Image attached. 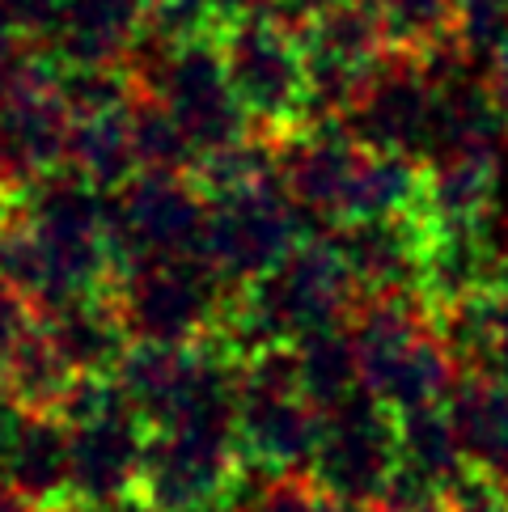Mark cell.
<instances>
[{
	"label": "cell",
	"mask_w": 508,
	"mask_h": 512,
	"mask_svg": "<svg viewBox=\"0 0 508 512\" xmlns=\"http://www.w3.org/2000/svg\"><path fill=\"white\" fill-rule=\"evenodd\" d=\"M119 259L106 225V191L77 170H56L17 191L0 237V280L26 292L39 314L111 292Z\"/></svg>",
	"instance_id": "cell-1"
},
{
	"label": "cell",
	"mask_w": 508,
	"mask_h": 512,
	"mask_svg": "<svg viewBox=\"0 0 508 512\" xmlns=\"http://www.w3.org/2000/svg\"><path fill=\"white\" fill-rule=\"evenodd\" d=\"M360 301L343 254L331 237H305L259 280L238 288L225 326L216 331L242 360L276 343H297L326 326H343Z\"/></svg>",
	"instance_id": "cell-2"
},
{
	"label": "cell",
	"mask_w": 508,
	"mask_h": 512,
	"mask_svg": "<svg viewBox=\"0 0 508 512\" xmlns=\"http://www.w3.org/2000/svg\"><path fill=\"white\" fill-rule=\"evenodd\" d=\"M348 331L356 343L360 381L390 411L407 415L432 407L458 386L462 369L424 292H369L356 301Z\"/></svg>",
	"instance_id": "cell-3"
},
{
	"label": "cell",
	"mask_w": 508,
	"mask_h": 512,
	"mask_svg": "<svg viewBox=\"0 0 508 512\" xmlns=\"http://www.w3.org/2000/svg\"><path fill=\"white\" fill-rule=\"evenodd\" d=\"M111 297L132 339L199 343L225 326L238 288L204 259V250H195L170 254V259L123 263Z\"/></svg>",
	"instance_id": "cell-4"
},
{
	"label": "cell",
	"mask_w": 508,
	"mask_h": 512,
	"mask_svg": "<svg viewBox=\"0 0 508 512\" xmlns=\"http://www.w3.org/2000/svg\"><path fill=\"white\" fill-rule=\"evenodd\" d=\"M326 415L305 394L293 343L263 347L242 360L238 390V445L246 470L297 474L314 466Z\"/></svg>",
	"instance_id": "cell-5"
},
{
	"label": "cell",
	"mask_w": 508,
	"mask_h": 512,
	"mask_svg": "<svg viewBox=\"0 0 508 512\" xmlns=\"http://www.w3.org/2000/svg\"><path fill=\"white\" fill-rule=\"evenodd\" d=\"M225 68L242 111L267 136L297 132L305 119V39L276 5L221 30Z\"/></svg>",
	"instance_id": "cell-6"
},
{
	"label": "cell",
	"mask_w": 508,
	"mask_h": 512,
	"mask_svg": "<svg viewBox=\"0 0 508 512\" xmlns=\"http://www.w3.org/2000/svg\"><path fill=\"white\" fill-rule=\"evenodd\" d=\"M246 479V457L233 419H178L149 432L140 491L166 512L229 500Z\"/></svg>",
	"instance_id": "cell-7"
},
{
	"label": "cell",
	"mask_w": 508,
	"mask_h": 512,
	"mask_svg": "<svg viewBox=\"0 0 508 512\" xmlns=\"http://www.w3.org/2000/svg\"><path fill=\"white\" fill-rule=\"evenodd\" d=\"M305 237H310V221L301 216L280 178L208 199L204 259L233 288L259 280Z\"/></svg>",
	"instance_id": "cell-8"
},
{
	"label": "cell",
	"mask_w": 508,
	"mask_h": 512,
	"mask_svg": "<svg viewBox=\"0 0 508 512\" xmlns=\"http://www.w3.org/2000/svg\"><path fill=\"white\" fill-rule=\"evenodd\" d=\"M106 225H111L115 259H170V254L204 250L208 195L191 174H153L140 170L106 195Z\"/></svg>",
	"instance_id": "cell-9"
},
{
	"label": "cell",
	"mask_w": 508,
	"mask_h": 512,
	"mask_svg": "<svg viewBox=\"0 0 508 512\" xmlns=\"http://www.w3.org/2000/svg\"><path fill=\"white\" fill-rule=\"evenodd\" d=\"M403 457L398 411L377 402L369 390L326 411L322 441L310 474L348 508H373Z\"/></svg>",
	"instance_id": "cell-10"
},
{
	"label": "cell",
	"mask_w": 508,
	"mask_h": 512,
	"mask_svg": "<svg viewBox=\"0 0 508 512\" xmlns=\"http://www.w3.org/2000/svg\"><path fill=\"white\" fill-rule=\"evenodd\" d=\"M72 115L56 89V60H47L26 81L0 94V174L5 191H22L30 182L68 166Z\"/></svg>",
	"instance_id": "cell-11"
},
{
	"label": "cell",
	"mask_w": 508,
	"mask_h": 512,
	"mask_svg": "<svg viewBox=\"0 0 508 512\" xmlns=\"http://www.w3.org/2000/svg\"><path fill=\"white\" fill-rule=\"evenodd\" d=\"M432 111H437V81L411 51H390L373 68L365 94L356 98L339 127L369 149L415 153L424 161L432 136Z\"/></svg>",
	"instance_id": "cell-12"
},
{
	"label": "cell",
	"mask_w": 508,
	"mask_h": 512,
	"mask_svg": "<svg viewBox=\"0 0 508 512\" xmlns=\"http://www.w3.org/2000/svg\"><path fill=\"white\" fill-rule=\"evenodd\" d=\"M149 424L127 407L123 394L111 407L68 424L72 441V496L115 504L140 487L144 449H149Z\"/></svg>",
	"instance_id": "cell-13"
},
{
	"label": "cell",
	"mask_w": 508,
	"mask_h": 512,
	"mask_svg": "<svg viewBox=\"0 0 508 512\" xmlns=\"http://www.w3.org/2000/svg\"><path fill=\"white\" fill-rule=\"evenodd\" d=\"M331 242L348 263L360 297H369V292H420L428 250V221L420 212L348 221L331 229Z\"/></svg>",
	"instance_id": "cell-14"
},
{
	"label": "cell",
	"mask_w": 508,
	"mask_h": 512,
	"mask_svg": "<svg viewBox=\"0 0 508 512\" xmlns=\"http://www.w3.org/2000/svg\"><path fill=\"white\" fill-rule=\"evenodd\" d=\"M149 0H64L43 51L56 64H127L144 39Z\"/></svg>",
	"instance_id": "cell-15"
},
{
	"label": "cell",
	"mask_w": 508,
	"mask_h": 512,
	"mask_svg": "<svg viewBox=\"0 0 508 512\" xmlns=\"http://www.w3.org/2000/svg\"><path fill=\"white\" fill-rule=\"evenodd\" d=\"M496 191H500L496 149H453L424 161L420 216L428 225H445V229L492 225Z\"/></svg>",
	"instance_id": "cell-16"
},
{
	"label": "cell",
	"mask_w": 508,
	"mask_h": 512,
	"mask_svg": "<svg viewBox=\"0 0 508 512\" xmlns=\"http://www.w3.org/2000/svg\"><path fill=\"white\" fill-rule=\"evenodd\" d=\"M39 322L51 347L77 377H111L123 352L132 347V331H127L111 292L47 309V314H39Z\"/></svg>",
	"instance_id": "cell-17"
},
{
	"label": "cell",
	"mask_w": 508,
	"mask_h": 512,
	"mask_svg": "<svg viewBox=\"0 0 508 512\" xmlns=\"http://www.w3.org/2000/svg\"><path fill=\"white\" fill-rule=\"evenodd\" d=\"M5 479L43 512L72 496V441L68 419L56 411H26L17 441L5 457Z\"/></svg>",
	"instance_id": "cell-18"
},
{
	"label": "cell",
	"mask_w": 508,
	"mask_h": 512,
	"mask_svg": "<svg viewBox=\"0 0 508 512\" xmlns=\"http://www.w3.org/2000/svg\"><path fill=\"white\" fill-rule=\"evenodd\" d=\"M466 462L508 487V381L466 373L445 398Z\"/></svg>",
	"instance_id": "cell-19"
},
{
	"label": "cell",
	"mask_w": 508,
	"mask_h": 512,
	"mask_svg": "<svg viewBox=\"0 0 508 512\" xmlns=\"http://www.w3.org/2000/svg\"><path fill=\"white\" fill-rule=\"evenodd\" d=\"M68 170H77L85 182L111 195L132 174H140L136 136H132V111L94 115V119H72L68 140Z\"/></svg>",
	"instance_id": "cell-20"
},
{
	"label": "cell",
	"mask_w": 508,
	"mask_h": 512,
	"mask_svg": "<svg viewBox=\"0 0 508 512\" xmlns=\"http://www.w3.org/2000/svg\"><path fill=\"white\" fill-rule=\"evenodd\" d=\"M293 352H297L301 386H305V394H310L318 407H322V415L365 390L348 322H343V326H326V331H318V335L297 339Z\"/></svg>",
	"instance_id": "cell-21"
},
{
	"label": "cell",
	"mask_w": 508,
	"mask_h": 512,
	"mask_svg": "<svg viewBox=\"0 0 508 512\" xmlns=\"http://www.w3.org/2000/svg\"><path fill=\"white\" fill-rule=\"evenodd\" d=\"M398 441H403V462L420 466L441 487H449L470 466L445 402H432V407L398 415Z\"/></svg>",
	"instance_id": "cell-22"
},
{
	"label": "cell",
	"mask_w": 508,
	"mask_h": 512,
	"mask_svg": "<svg viewBox=\"0 0 508 512\" xmlns=\"http://www.w3.org/2000/svg\"><path fill=\"white\" fill-rule=\"evenodd\" d=\"M373 13L386 26V39L394 51L424 56L432 47L453 43V17L458 0H369Z\"/></svg>",
	"instance_id": "cell-23"
},
{
	"label": "cell",
	"mask_w": 508,
	"mask_h": 512,
	"mask_svg": "<svg viewBox=\"0 0 508 512\" xmlns=\"http://www.w3.org/2000/svg\"><path fill=\"white\" fill-rule=\"evenodd\" d=\"M132 136H136L140 170H153V174H191L195 170V161H199L195 144L161 102L140 94V102L132 106Z\"/></svg>",
	"instance_id": "cell-24"
},
{
	"label": "cell",
	"mask_w": 508,
	"mask_h": 512,
	"mask_svg": "<svg viewBox=\"0 0 508 512\" xmlns=\"http://www.w3.org/2000/svg\"><path fill=\"white\" fill-rule=\"evenodd\" d=\"M254 474H259V483L246 491V500H238L246 512H360L335 500L310 470H297V474L254 470Z\"/></svg>",
	"instance_id": "cell-25"
},
{
	"label": "cell",
	"mask_w": 508,
	"mask_h": 512,
	"mask_svg": "<svg viewBox=\"0 0 508 512\" xmlns=\"http://www.w3.org/2000/svg\"><path fill=\"white\" fill-rule=\"evenodd\" d=\"M453 43L475 64H487L508 43V0H458Z\"/></svg>",
	"instance_id": "cell-26"
},
{
	"label": "cell",
	"mask_w": 508,
	"mask_h": 512,
	"mask_svg": "<svg viewBox=\"0 0 508 512\" xmlns=\"http://www.w3.org/2000/svg\"><path fill=\"white\" fill-rule=\"evenodd\" d=\"M445 512H508V487L492 474L466 466L445 487Z\"/></svg>",
	"instance_id": "cell-27"
},
{
	"label": "cell",
	"mask_w": 508,
	"mask_h": 512,
	"mask_svg": "<svg viewBox=\"0 0 508 512\" xmlns=\"http://www.w3.org/2000/svg\"><path fill=\"white\" fill-rule=\"evenodd\" d=\"M34 331H39V309L26 292H17L9 280H0V369L17 356Z\"/></svg>",
	"instance_id": "cell-28"
},
{
	"label": "cell",
	"mask_w": 508,
	"mask_h": 512,
	"mask_svg": "<svg viewBox=\"0 0 508 512\" xmlns=\"http://www.w3.org/2000/svg\"><path fill=\"white\" fill-rule=\"evenodd\" d=\"M60 9H64V0H0V17L34 43H43L56 30Z\"/></svg>",
	"instance_id": "cell-29"
},
{
	"label": "cell",
	"mask_w": 508,
	"mask_h": 512,
	"mask_svg": "<svg viewBox=\"0 0 508 512\" xmlns=\"http://www.w3.org/2000/svg\"><path fill=\"white\" fill-rule=\"evenodd\" d=\"M483 81H487V98H492V106H496V119L508 132V43L483 64Z\"/></svg>",
	"instance_id": "cell-30"
},
{
	"label": "cell",
	"mask_w": 508,
	"mask_h": 512,
	"mask_svg": "<svg viewBox=\"0 0 508 512\" xmlns=\"http://www.w3.org/2000/svg\"><path fill=\"white\" fill-rule=\"evenodd\" d=\"M212 5V13H216V26H233V22H246V17H254V13H263V9H271L276 0H208Z\"/></svg>",
	"instance_id": "cell-31"
},
{
	"label": "cell",
	"mask_w": 508,
	"mask_h": 512,
	"mask_svg": "<svg viewBox=\"0 0 508 512\" xmlns=\"http://www.w3.org/2000/svg\"><path fill=\"white\" fill-rule=\"evenodd\" d=\"M326 5H335V0H276V9L284 13V17H293V22L301 26L310 13H318V9H326Z\"/></svg>",
	"instance_id": "cell-32"
},
{
	"label": "cell",
	"mask_w": 508,
	"mask_h": 512,
	"mask_svg": "<svg viewBox=\"0 0 508 512\" xmlns=\"http://www.w3.org/2000/svg\"><path fill=\"white\" fill-rule=\"evenodd\" d=\"M111 512H166V508L153 504V500H149V496H144V491L136 487V491H127L123 500H115V504H111Z\"/></svg>",
	"instance_id": "cell-33"
},
{
	"label": "cell",
	"mask_w": 508,
	"mask_h": 512,
	"mask_svg": "<svg viewBox=\"0 0 508 512\" xmlns=\"http://www.w3.org/2000/svg\"><path fill=\"white\" fill-rule=\"evenodd\" d=\"M187 512H246V508L233 504V496H229V500H212V504H199V508H187Z\"/></svg>",
	"instance_id": "cell-34"
},
{
	"label": "cell",
	"mask_w": 508,
	"mask_h": 512,
	"mask_svg": "<svg viewBox=\"0 0 508 512\" xmlns=\"http://www.w3.org/2000/svg\"><path fill=\"white\" fill-rule=\"evenodd\" d=\"M9 216H13V204H5V187H0V237L9 229Z\"/></svg>",
	"instance_id": "cell-35"
},
{
	"label": "cell",
	"mask_w": 508,
	"mask_h": 512,
	"mask_svg": "<svg viewBox=\"0 0 508 512\" xmlns=\"http://www.w3.org/2000/svg\"><path fill=\"white\" fill-rule=\"evenodd\" d=\"M360 512H377V508H360ZM437 512H445V508H437Z\"/></svg>",
	"instance_id": "cell-36"
},
{
	"label": "cell",
	"mask_w": 508,
	"mask_h": 512,
	"mask_svg": "<svg viewBox=\"0 0 508 512\" xmlns=\"http://www.w3.org/2000/svg\"><path fill=\"white\" fill-rule=\"evenodd\" d=\"M0 187H5V174H0Z\"/></svg>",
	"instance_id": "cell-37"
}]
</instances>
